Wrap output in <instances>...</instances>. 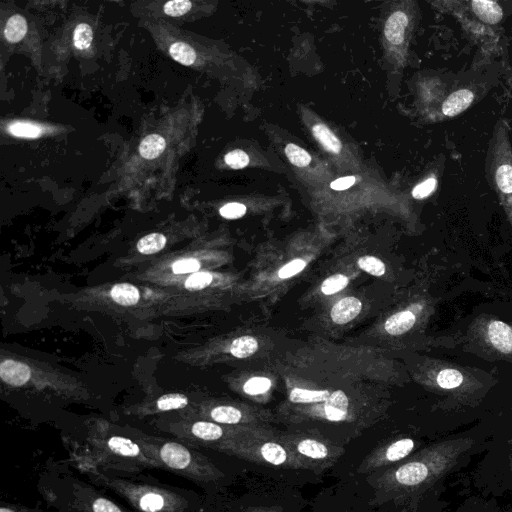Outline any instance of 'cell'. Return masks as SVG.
Returning a JSON list of instances; mask_svg holds the SVG:
<instances>
[{
    "label": "cell",
    "instance_id": "6da1fadb",
    "mask_svg": "<svg viewBox=\"0 0 512 512\" xmlns=\"http://www.w3.org/2000/svg\"><path fill=\"white\" fill-rule=\"evenodd\" d=\"M82 470L93 482L114 491L137 512H192L194 508L192 496L186 490L110 475L89 462L83 463Z\"/></svg>",
    "mask_w": 512,
    "mask_h": 512
},
{
    "label": "cell",
    "instance_id": "7a4b0ae2",
    "mask_svg": "<svg viewBox=\"0 0 512 512\" xmlns=\"http://www.w3.org/2000/svg\"><path fill=\"white\" fill-rule=\"evenodd\" d=\"M159 468L198 484L224 478L222 471L205 455L183 442L134 433L131 437Z\"/></svg>",
    "mask_w": 512,
    "mask_h": 512
},
{
    "label": "cell",
    "instance_id": "3957f363",
    "mask_svg": "<svg viewBox=\"0 0 512 512\" xmlns=\"http://www.w3.org/2000/svg\"><path fill=\"white\" fill-rule=\"evenodd\" d=\"M219 452L260 465L305 469L304 465L277 437L255 428H246L225 443Z\"/></svg>",
    "mask_w": 512,
    "mask_h": 512
},
{
    "label": "cell",
    "instance_id": "277c9868",
    "mask_svg": "<svg viewBox=\"0 0 512 512\" xmlns=\"http://www.w3.org/2000/svg\"><path fill=\"white\" fill-rule=\"evenodd\" d=\"M485 171L512 227V145L508 125L503 119H499L494 127Z\"/></svg>",
    "mask_w": 512,
    "mask_h": 512
},
{
    "label": "cell",
    "instance_id": "5b68a950",
    "mask_svg": "<svg viewBox=\"0 0 512 512\" xmlns=\"http://www.w3.org/2000/svg\"><path fill=\"white\" fill-rule=\"evenodd\" d=\"M90 454L88 461L106 469L137 472L145 468H159L130 437L123 435L96 434L89 439Z\"/></svg>",
    "mask_w": 512,
    "mask_h": 512
},
{
    "label": "cell",
    "instance_id": "8992f818",
    "mask_svg": "<svg viewBox=\"0 0 512 512\" xmlns=\"http://www.w3.org/2000/svg\"><path fill=\"white\" fill-rule=\"evenodd\" d=\"M277 438L297 457L305 469L321 472L343 455L342 446L311 434L286 433Z\"/></svg>",
    "mask_w": 512,
    "mask_h": 512
},
{
    "label": "cell",
    "instance_id": "52a82bcc",
    "mask_svg": "<svg viewBox=\"0 0 512 512\" xmlns=\"http://www.w3.org/2000/svg\"><path fill=\"white\" fill-rule=\"evenodd\" d=\"M246 428L218 424L208 420H198L187 426L178 427L174 432L188 446L219 451L225 443L239 435Z\"/></svg>",
    "mask_w": 512,
    "mask_h": 512
},
{
    "label": "cell",
    "instance_id": "ba28073f",
    "mask_svg": "<svg viewBox=\"0 0 512 512\" xmlns=\"http://www.w3.org/2000/svg\"><path fill=\"white\" fill-rule=\"evenodd\" d=\"M471 334L490 354L512 358V326L490 316L478 317L471 326Z\"/></svg>",
    "mask_w": 512,
    "mask_h": 512
},
{
    "label": "cell",
    "instance_id": "9c48e42d",
    "mask_svg": "<svg viewBox=\"0 0 512 512\" xmlns=\"http://www.w3.org/2000/svg\"><path fill=\"white\" fill-rule=\"evenodd\" d=\"M415 443L410 438H401L392 442L381 444L374 448L361 461L357 471L359 473H370L379 468L396 463L407 457L414 449Z\"/></svg>",
    "mask_w": 512,
    "mask_h": 512
},
{
    "label": "cell",
    "instance_id": "30bf717a",
    "mask_svg": "<svg viewBox=\"0 0 512 512\" xmlns=\"http://www.w3.org/2000/svg\"><path fill=\"white\" fill-rule=\"evenodd\" d=\"M69 506L76 512H130L83 482H73Z\"/></svg>",
    "mask_w": 512,
    "mask_h": 512
},
{
    "label": "cell",
    "instance_id": "8fae6325",
    "mask_svg": "<svg viewBox=\"0 0 512 512\" xmlns=\"http://www.w3.org/2000/svg\"><path fill=\"white\" fill-rule=\"evenodd\" d=\"M433 382L445 391H456L472 384L471 377L462 369L451 364H443L434 371Z\"/></svg>",
    "mask_w": 512,
    "mask_h": 512
},
{
    "label": "cell",
    "instance_id": "7c38bea8",
    "mask_svg": "<svg viewBox=\"0 0 512 512\" xmlns=\"http://www.w3.org/2000/svg\"><path fill=\"white\" fill-rule=\"evenodd\" d=\"M475 99V92L470 88H459L447 95L440 106L442 118H452L466 111Z\"/></svg>",
    "mask_w": 512,
    "mask_h": 512
},
{
    "label": "cell",
    "instance_id": "4fadbf2b",
    "mask_svg": "<svg viewBox=\"0 0 512 512\" xmlns=\"http://www.w3.org/2000/svg\"><path fill=\"white\" fill-rule=\"evenodd\" d=\"M421 303L413 304L409 309L391 315L385 322V331L390 335H402L416 323L417 315L423 310Z\"/></svg>",
    "mask_w": 512,
    "mask_h": 512
},
{
    "label": "cell",
    "instance_id": "5bb4252c",
    "mask_svg": "<svg viewBox=\"0 0 512 512\" xmlns=\"http://www.w3.org/2000/svg\"><path fill=\"white\" fill-rule=\"evenodd\" d=\"M323 417L330 422L347 420L349 412V399L342 390L332 392L323 402Z\"/></svg>",
    "mask_w": 512,
    "mask_h": 512
},
{
    "label": "cell",
    "instance_id": "9a60e30c",
    "mask_svg": "<svg viewBox=\"0 0 512 512\" xmlns=\"http://www.w3.org/2000/svg\"><path fill=\"white\" fill-rule=\"evenodd\" d=\"M1 379L12 385L22 386L31 377V369L25 363L15 360H5L0 364Z\"/></svg>",
    "mask_w": 512,
    "mask_h": 512
},
{
    "label": "cell",
    "instance_id": "2e32d148",
    "mask_svg": "<svg viewBox=\"0 0 512 512\" xmlns=\"http://www.w3.org/2000/svg\"><path fill=\"white\" fill-rule=\"evenodd\" d=\"M473 14L484 24L496 25L503 18L500 4L490 0H472L468 2Z\"/></svg>",
    "mask_w": 512,
    "mask_h": 512
},
{
    "label": "cell",
    "instance_id": "e0dca14e",
    "mask_svg": "<svg viewBox=\"0 0 512 512\" xmlns=\"http://www.w3.org/2000/svg\"><path fill=\"white\" fill-rule=\"evenodd\" d=\"M409 25V17L403 11H395L386 21L384 34L392 45H401L405 39V33Z\"/></svg>",
    "mask_w": 512,
    "mask_h": 512
},
{
    "label": "cell",
    "instance_id": "ac0fdd59",
    "mask_svg": "<svg viewBox=\"0 0 512 512\" xmlns=\"http://www.w3.org/2000/svg\"><path fill=\"white\" fill-rule=\"evenodd\" d=\"M362 309V303L355 297L339 300L331 309V319L336 324H346L356 318Z\"/></svg>",
    "mask_w": 512,
    "mask_h": 512
},
{
    "label": "cell",
    "instance_id": "d6986e66",
    "mask_svg": "<svg viewBox=\"0 0 512 512\" xmlns=\"http://www.w3.org/2000/svg\"><path fill=\"white\" fill-rule=\"evenodd\" d=\"M210 420L218 424L238 426L248 420L243 411L232 405H218L209 411Z\"/></svg>",
    "mask_w": 512,
    "mask_h": 512
},
{
    "label": "cell",
    "instance_id": "ffe728a7",
    "mask_svg": "<svg viewBox=\"0 0 512 512\" xmlns=\"http://www.w3.org/2000/svg\"><path fill=\"white\" fill-rule=\"evenodd\" d=\"M329 395L328 390L294 388L290 392L289 399L292 403L296 404L323 403L327 400Z\"/></svg>",
    "mask_w": 512,
    "mask_h": 512
},
{
    "label": "cell",
    "instance_id": "44dd1931",
    "mask_svg": "<svg viewBox=\"0 0 512 512\" xmlns=\"http://www.w3.org/2000/svg\"><path fill=\"white\" fill-rule=\"evenodd\" d=\"M113 300L123 306L135 305L140 298L138 289L128 283L116 284L111 290Z\"/></svg>",
    "mask_w": 512,
    "mask_h": 512
},
{
    "label": "cell",
    "instance_id": "7402d4cb",
    "mask_svg": "<svg viewBox=\"0 0 512 512\" xmlns=\"http://www.w3.org/2000/svg\"><path fill=\"white\" fill-rule=\"evenodd\" d=\"M166 146L165 139L158 134L146 136L139 145V153L145 159H155L161 155Z\"/></svg>",
    "mask_w": 512,
    "mask_h": 512
},
{
    "label": "cell",
    "instance_id": "603a6c76",
    "mask_svg": "<svg viewBox=\"0 0 512 512\" xmlns=\"http://www.w3.org/2000/svg\"><path fill=\"white\" fill-rule=\"evenodd\" d=\"M27 32V22L20 14L11 16L5 26L4 36L10 43H17L24 38Z\"/></svg>",
    "mask_w": 512,
    "mask_h": 512
},
{
    "label": "cell",
    "instance_id": "cb8c5ba5",
    "mask_svg": "<svg viewBox=\"0 0 512 512\" xmlns=\"http://www.w3.org/2000/svg\"><path fill=\"white\" fill-rule=\"evenodd\" d=\"M314 137L328 151L338 154L342 149L340 140L323 124H317L312 127Z\"/></svg>",
    "mask_w": 512,
    "mask_h": 512
},
{
    "label": "cell",
    "instance_id": "d4e9b609",
    "mask_svg": "<svg viewBox=\"0 0 512 512\" xmlns=\"http://www.w3.org/2000/svg\"><path fill=\"white\" fill-rule=\"evenodd\" d=\"M258 349V342L252 336H241L233 340L230 346L231 354L236 358H247Z\"/></svg>",
    "mask_w": 512,
    "mask_h": 512
},
{
    "label": "cell",
    "instance_id": "484cf974",
    "mask_svg": "<svg viewBox=\"0 0 512 512\" xmlns=\"http://www.w3.org/2000/svg\"><path fill=\"white\" fill-rule=\"evenodd\" d=\"M166 237L160 233H152L141 238L137 243V249L142 254H154L164 248Z\"/></svg>",
    "mask_w": 512,
    "mask_h": 512
},
{
    "label": "cell",
    "instance_id": "4316f807",
    "mask_svg": "<svg viewBox=\"0 0 512 512\" xmlns=\"http://www.w3.org/2000/svg\"><path fill=\"white\" fill-rule=\"evenodd\" d=\"M169 52L174 60L185 66L193 64L196 60L194 49L184 42L173 43L169 48Z\"/></svg>",
    "mask_w": 512,
    "mask_h": 512
},
{
    "label": "cell",
    "instance_id": "83f0119b",
    "mask_svg": "<svg viewBox=\"0 0 512 512\" xmlns=\"http://www.w3.org/2000/svg\"><path fill=\"white\" fill-rule=\"evenodd\" d=\"M9 132L20 138H37L42 133V127L32 122L16 121L8 126Z\"/></svg>",
    "mask_w": 512,
    "mask_h": 512
},
{
    "label": "cell",
    "instance_id": "f1b7e54d",
    "mask_svg": "<svg viewBox=\"0 0 512 512\" xmlns=\"http://www.w3.org/2000/svg\"><path fill=\"white\" fill-rule=\"evenodd\" d=\"M188 404V399L186 396L182 394H167L161 396L157 402L156 406L159 411H170L177 410L186 407Z\"/></svg>",
    "mask_w": 512,
    "mask_h": 512
},
{
    "label": "cell",
    "instance_id": "f546056e",
    "mask_svg": "<svg viewBox=\"0 0 512 512\" xmlns=\"http://www.w3.org/2000/svg\"><path fill=\"white\" fill-rule=\"evenodd\" d=\"M285 153L289 161L297 167H305L311 162L309 153L293 143L287 144Z\"/></svg>",
    "mask_w": 512,
    "mask_h": 512
},
{
    "label": "cell",
    "instance_id": "4dcf8cb0",
    "mask_svg": "<svg viewBox=\"0 0 512 512\" xmlns=\"http://www.w3.org/2000/svg\"><path fill=\"white\" fill-rule=\"evenodd\" d=\"M93 40L91 27L86 23H80L76 26L73 35V41L76 48L84 50L90 47Z\"/></svg>",
    "mask_w": 512,
    "mask_h": 512
},
{
    "label": "cell",
    "instance_id": "1f68e13d",
    "mask_svg": "<svg viewBox=\"0 0 512 512\" xmlns=\"http://www.w3.org/2000/svg\"><path fill=\"white\" fill-rule=\"evenodd\" d=\"M347 285L348 278L345 275L334 274L323 281L321 291L325 295H332L343 290Z\"/></svg>",
    "mask_w": 512,
    "mask_h": 512
},
{
    "label": "cell",
    "instance_id": "d6a6232c",
    "mask_svg": "<svg viewBox=\"0 0 512 512\" xmlns=\"http://www.w3.org/2000/svg\"><path fill=\"white\" fill-rule=\"evenodd\" d=\"M359 267L373 276H382L385 273L384 263L374 256H362L358 259Z\"/></svg>",
    "mask_w": 512,
    "mask_h": 512
},
{
    "label": "cell",
    "instance_id": "836d02e7",
    "mask_svg": "<svg viewBox=\"0 0 512 512\" xmlns=\"http://www.w3.org/2000/svg\"><path fill=\"white\" fill-rule=\"evenodd\" d=\"M270 387V379L266 377H252L246 381L243 390L248 395H259L267 392Z\"/></svg>",
    "mask_w": 512,
    "mask_h": 512
},
{
    "label": "cell",
    "instance_id": "e575fe53",
    "mask_svg": "<svg viewBox=\"0 0 512 512\" xmlns=\"http://www.w3.org/2000/svg\"><path fill=\"white\" fill-rule=\"evenodd\" d=\"M437 186V177L435 175H431L413 188L412 196L415 199H424L430 196L436 190Z\"/></svg>",
    "mask_w": 512,
    "mask_h": 512
},
{
    "label": "cell",
    "instance_id": "d590c367",
    "mask_svg": "<svg viewBox=\"0 0 512 512\" xmlns=\"http://www.w3.org/2000/svg\"><path fill=\"white\" fill-rule=\"evenodd\" d=\"M212 279L213 276L209 272H196L187 278L185 287L190 291L202 290L209 286Z\"/></svg>",
    "mask_w": 512,
    "mask_h": 512
},
{
    "label": "cell",
    "instance_id": "8d00e7d4",
    "mask_svg": "<svg viewBox=\"0 0 512 512\" xmlns=\"http://www.w3.org/2000/svg\"><path fill=\"white\" fill-rule=\"evenodd\" d=\"M192 6L189 0H172L165 3L163 9L165 14L172 17H179L186 14Z\"/></svg>",
    "mask_w": 512,
    "mask_h": 512
},
{
    "label": "cell",
    "instance_id": "74e56055",
    "mask_svg": "<svg viewBox=\"0 0 512 512\" xmlns=\"http://www.w3.org/2000/svg\"><path fill=\"white\" fill-rule=\"evenodd\" d=\"M224 160H225V163L233 169L244 168L249 163L248 155L240 149H236L231 152H228L225 155Z\"/></svg>",
    "mask_w": 512,
    "mask_h": 512
},
{
    "label": "cell",
    "instance_id": "f35d334b",
    "mask_svg": "<svg viewBox=\"0 0 512 512\" xmlns=\"http://www.w3.org/2000/svg\"><path fill=\"white\" fill-rule=\"evenodd\" d=\"M219 213L226 219H237L246 213V206L237 202L227 203L220 208Z\"/></svg>",
    "mask_w": 512,
    "mask_h": 512
},
{
    "label": "cell",
    "instance_id": "ab89813d",
    "mask_svg": "<svg viewBox=\"0 0 512 512\" xmlns=\"http://www.w3.org/2000/svg\"><path fill=\"white\" fill-rule=\"evenodd\" d=\"M199 268L200 263L194 258L181 259L172 264V271L175 274L196 272Z\"/></svg>",
    "mask_w": 512,
    "mask_h": 512
},
{
    "label": "cell",
    "instance_id": "60d3db41",
    "mask_svg": "<svg viewBox=\"0 0 512 512\" xmlns=\"http://www.w3.org/2000/svg\"><path fill=\"white\" fill-rule=\"evenodd\" d=\"M306 266V262L302 259H294L280 268L278 276L281 279L290 278L301 272Z\"/></svg>",
    "mask_w": 512,
    "mask_h": 512
},
{
    "label": "cell",
    "instance_id": "b9f144b4",
    "mask_svg": "<svg viewBox=\"0 0 512 512\" xmlns=\"http://www.w3.org/2000/svg\"><path fill=\"white\" fill-rule=\"evenodd\" d=\"M356 179L354 176H346L338 178L330 184L333 190L342 191L348 189L355 183Z\"/></svg>",
    "mask_w": 512,
    "mask_h": 512
},
{
    "label": "cell",
    "instance_id": "7bdbcfd3",
    "mask_svg": "<svg viewBox=\"0 0 512 512\" xmlns=\"http://www.w3.org/2000/svg\"><path fill=\"white\" fill-rule=\"evenodd\" d=\"M240 512H283L282 506L273 505V506H253L248 507Z\"/></svg>",
    "mask_w": 512,
    "mask_h": 512
},
{
    "label": "cell",
    "instance_id": "ee69618b",
    "mask_svg": "<svg viewBox=\"0 0 512 512\" xmlns=\"http://www.w3.org/2000/svg\"><path fill=\"white\" fill-rule=\"evenodd\" d=\"M0 512H33L31 509L27 507L11 504V503H1Z\"/></svg>",
    "mask_w": 512,
    "mask_h": 512
}]
</instances>
